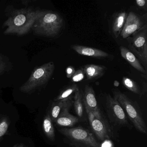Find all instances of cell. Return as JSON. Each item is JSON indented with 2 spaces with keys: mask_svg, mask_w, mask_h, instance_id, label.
<instances>
[{
  "mask_svg": "<svg viewBox=\"0 0 147 147\" xmlns=\"http://www.w3.org/2000/svg\"><path fill=\"white\" fill-rule=\"evenodd\" d=\"M113 92V98L120 104L136 129L142 134H147V125L138 103L131 100L119 90H114Z\"/></svg>",
  "mask_w": 147,
  "mask_h": 147,
  "instance_id": "3957f363",
  "label": "cell"
},
{
  "mask_svg": "<svg viewBox=\"0 0 147 147\" xmlns=\"http://www.w3.org/2000/svg\"><path fill=\"white\" fill-rule=\"evenodd\" d=\"M112 144L109 140H105L103 145H101V147H112Z\"/></svg>",
  "mask_w": 147,
  "mask_h": 147,
  "instance_id": "484cf974",
  "label": "cell"
},
{
  "mask_svg": "<svg viewBox=\"0 0 147 147\" xmlns=\"http://www.w3.org/2000/svg\"><path fill=\"white\" fill-rule=\"evenodd\" d=\"M79 121V119L77 117L72 115L69 111H67L60 114L54 123L59 126L67 128L73 127Z\"/></svg>",
  "mask_w": 147,
  "mask_h": 147,
  "instance_id": "2e32d148",
  "label": "cell"
},
{
  "mask_svg": "<svg viewBox=\"0 0 147 147\" xmlns=\"http://www.w3.org/2000/svg\"><path fill=\"white\" fill-rule=\"evenodd\" d=\"M120 53L122 57L126 60L132 67L143 74H147V71L142 66L136 57L129 50L125 47H120Z\"/></svg>",
  "mask_w": 147,
  "mask_h": 147,
  "instance_id": "7c38bea8",
  "label": "cell"
},
{
  "mask_svg": "<svg viewBox=\"0 0 147 147\" xmlns=\"http://www.w3.org/2000/svg\"><path fill=\"white\" fill-rule=\"evenodd\" d=\"M7 64L2 55L0 54V75L3 74L7 69Z\"/></svg>",
  "mask_w": 147,
  "mask_h": 147,
  "instance_id": "603a6c76",
  "label": "cell"
},
{
  "mask_svg": "<svg viewBox=\"0 0 147 147\" xmlns=\"http://www.w3.org/2000/svg\"><path fill=\"white\" fill-rule=\"evenodd\" d=\"M75 69L72 66H69L66 69V75L68 78L70 79L75 73Z\"/></svg>",
  "mask_w": 147,
  "mask_h": 147,
  "instance_id": "cb8c5ba5",
  "label": "cell"
},
{
  "mask_svg": "<svg viewBox=\"0 0 147 147\" xmlns=\"http://www.w3.org/2000/svg\"><path fill=\"white\" fill-rule=\"evenodd\" d=\"M122 82L123 86L131 92L140 95V97L143 95L142 89L134 80L128 77H124L122 80Z\"/></svg>",
  "mask_w": 147,
  "mask_h": 147,
  "instance_id": "ffe728a7",
  "label": "cell"
},
{
  "mask_svg": "<svg viewBox=\"0 0 147 147\" xmlns=\"http://www.w3.org/2000/svg\"><path fill=\"white\" fill-rule=\"evenodd\" d=\"M38 10L22 8L13 12L3 24L4 34L20 36L26 35L32 29Z\"/></svg>",
  "mask_w": 147,
  "mask_h": 147,
  "instance_id": "6da1fadb",
  "label": "cell"
},
{
  "mask_svg": "<svg viewBox=\"0 0 147 147\" xmlns=\"http://www.w3.org/2000/svg\"><path fill=\"white\" fill-rule=\"evenodd\" d=\"M9 123L7 119H4L0 122V138L5 136L9 127Z\"/></svg>",
  "mask_w": 147,
  "mask_h": 147,
  "instance_id": "7402d4cb",
  "label": "cell"
},
{
  "mask_svg": "<svg viewBox=\"0 0 147 147\" xmlns=\"http://www.w3.org/2000/svg\"><path fill=\"white\" fill-rule=\"evenodd\" d=\"M147 25L133 33L126 38L129 49L133 52L144 65L147 71Z\"/></svg>",
  "mask_w": 147,
  "mask_h": 147,
  "instance_id": "ba28073f",
  "label": "cell"
},
{
  "mask_svg": "<svg viewBox=\"0 0 147 147\" xmlns=\"http://www.w3.org/2000/svg\"><path fill=\"white\" fill-rule=\"evenodd\" d=\"M43 128L46 137L51 141H55V128L49 113H47L45 117L43 122Z\"/></svg>",
  "mask_w": 147,
  "mask_h": 147,
  "instance_id": "ac0fdd59",
  "label": "cell"
},
{
  "mask_svg": "<svg viewBox=\"0 0 147 147\" xmlns=\"http://www.w3.org/2000/svg\"><path fill=\"white\" fill-rule=\"evenodd\" d=\"M64 21L57 13L49 10H38L32 29L37 35L55 37L63 30Z\"/></svg>",
  "mask_w": 147,
  "mask_h": 147,
  "instance_id": "7a4b0ae2",
  "label": "cell"
},
{
  "mask_svg": "<svg viewBox=\"0 0 147 147\" xmlns=\"http://www.w3.org/2000/svg\"><path fill=\"white\" fill-rule=\"evenodd\" d=\"M85 74L83 68H81L76 71L74 75L71 77V81L72 82H78L84 80Z\"/></svg>",
  "mask_w": 147,
  "mask_h": 147,
  "instance_id": "44dd1931",
  "label": "cell"
},
{
  "mask_svg": "<svg viewBox=\"0 0 147 147\" xmlns=\"http://www.w3.org/2000/svg\"><path fill=\"white\" fill-rule=\"evenodd\" d=\"M82 99L84 106L94 112L100 111L98 106L95 92L92 87L86 85L82 94Z\"/></svg>",
  "mask_w": 147,
  "mask_h": 147,
  "instance_id": "30bf717a",
  "label": "cell"
},
{
  "mask_svg": "<svg viewBox=\"0 0 147 147\" xmlns=\"http://www.w3.org/2000/svg\"><path fill=\"white\" fill-rule=\"evenodd\" d=\"M58 130L73 147H101L94 134L83 127L62 128Z\"/></svg>",
  "mask_w": 147,
  "mask_h": 147,
  "instance_id": "277c9868",
  "label": "cell"
},
{
  "mask_svg": "<svg viewBox=\"0 0 147 147\" xmlns=\"http://www.w3.org/2000/svg\"><path fill=\"white\" fill-rule=\"evenodd\" d=\"M87 80H93L103 76L106 70L104 66L95 64H87L83 67Z\"/></svg>",
  "mask_w": 147,
  "mask_h": 147,
  "instance_id": "5bb4252c",
  "label": "cell"
},
{
  "mask_svg": "<svg viewBox=\"0 0 147 147\" xmlns=\"http://www.w3.org/2000/svg\"><path fill=\"white\" fill-rule=\"evenodd\" d=\"M55 68L53 62H49L36 68L20 90L23 92L30 93L43 86L51 78Z\"/></svg>",
  "mask_w": 147,
  "mask_h": 147,
  "instance_id": "5b68a950",
  "label": "cell"
},
{
  "mask_svg": "<svg viewBox=\"0 0 147 147\" xmlns=\"http://www.w3.org/2000/svg\"><path fill=\"white\" fill-rule=\"evenodd\" d=\"M105 100V108L110 124L131 129L132 126L128 121V117L117 100L110 94L106 95Z\"/></svg>",
  "mask_w": 147,
  "mask_h": 147,
  "instance_id": "52a82bcc",
  "label": "cell"
},
{
  "mask_svg": "<svg viewBox=\"0 0 147 147\" xmlns=\"http://www.w3.org/2000/svg\"><path fill=\"white\" fill-rule=\"evenodd\" d=\"M85 109L92 131L98 139L105 141L113 138L114 132L112 127L101 111H92L86 107Z\"/></svg>",
  "mask_w": 147,
  "mask_h": 147,
  "instance_id": "8992f818",
  "label": "cell"
},
{
  "mask_svg": "<svg viewBox=\"0 0 147 147\" xmlns=\"http://www.w3.org/2000/svg\"><path fill=\"white\" fill-rule=\"evenodd\" d=\"M73 99L63 101H55L52 104L49 114L53 122H55L60 114L69 111L73 105Z\"/></svg>",
  "mask_w": 147,
  "mask_h": 147,
  "instance_id": "8fae6325",
  "label": "cell"
},
{
  "mask_svg": "<svg viewBox=\"0 0 147 147\" xmlns=\"http://www.w3.org/2000/svg\"><path fill=\"white\" fill-rule=\"evenodd\" d=\"M73 105L74 107L77 117L80 119H83L85 113V107L82 99V94L80 88L76 92L74 96Z\"/></svg>",
  "mask_w": 147,
  "mask_h": 147,
  "instance_id": "e0dca14e",
  "label": "cell"
},
{
  "mask_svg": "<svg viewBox=\"0 0 147 147\" xmlns=\"http://www.w3.org/2000/svg\"><path fill=\"white\" fill-rule=\"evenodd\" d=\"M147 24V14L140 16L130 12L127 15L123 28L120 33L122 38L126 39L133 33Z\"/></svg>",
  "mask_w": 147,
  "mask_h": 147,
  "instance_id": "9c48e42d",
  "label": "cell"
},
{
  "mask_svg": "<svg viewBox=\"0 0 147 147\" xmlns=\"http://www.w3.org/2000/svg\"><path fill=\"white\" fill-rule=\"evenodd\" d=\"M72 49L79 55L96 58H105L109 56L106 52L95 48L80 45L72 46Z\"/></svg>",
  "mask_w": 147,
  "mask_h": 147,
  "instance_id": "4fadbf2b",
  "label": "cell"
},
{
  "mask_svg": "<svg viewBox=\"0 0 147 147\" xmlns=\"http://www.w3.org/2000/svg\"><path fill=\"white\" fill-rule=\"evenodd\" d=\"M128 13L125 11H121L116 13L113 18L112 30L114 37L117 38L120 35L125 24Z\"/></svg>",
  "mask_w": 147,
  "mask_h": 147,
  "instance_id": "9a60e30c",
  "label": "cell"
},
{
  "mask_svg": "<svg viewBox=\"0 0 147 147\" xmlns=\"http://www.w3.org/2000/svg\"><path fill=\"white\" fill-rule=\"evenodd\" d=\"M136 4L138 6L142 9L147 10V2L146 0H137L136 1Z\"/></svg>",
  "mask_w": 147,
  "mask_h": 147,
  "instance_id": "d4e9b609",
  "label": "cell"
},
{
  "mask_svg": "<svg viewBox=\"0 0 147 147\" xmlns=\"http://www.w3.org/2000/svg\"><path fill=\"white\" fill-rule=\"evenodd\" d=\"M79 89V87L76 84L68 86L61 91L58 96L55 99L54 101H63L73 99V95H74L76 92Z\"/></svg>",
  "mask_w": 147,
  "mask_h": 147,
  "instance_id": "d6986e66",
  "label": "cell"
}]
</instances>
